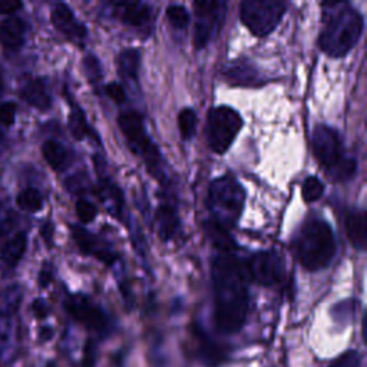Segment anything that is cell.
Returning a JSON list of instances; mask_svg holds the SVG:
<instances>
[{"label": "cell", "instance_id": "cell-14", "mask_svg": "<svg viewBox=\"0 0 367 367\" xmlns=\"http://www.w3.org/2000/svg\"><path fill=\"white\" fill-rule=\"evenodd\" d=\"M54 28L69 42L82 46L88 37V30L82 22L76 19L72 9L65 4H56L51 12Z\"/></svg>", "mask_w": 367, "mask_h": 367}, {"label": "cell", "instance_id": "cell-39", "mask_svg": "<svg viewBox=\"0 0 367 367\" xmlns=\"http://www.w3.org/2000/svg\"><path fill=\"white\" fill-rule=\"evenodd\" d=\"M22 4L16 0H0V15H13L22 9Z\"/></svg>", "mask_w": 367, "mask_h": 367}, {"label": "cell", "instance_id": "cell-15", "mask_svg": "<svg viewBox=\"0 0 367 367\" xmlns=\"http://www.w3.org/2000/svg\"><path fill=\"white\" fill-rule=\"evenodd\" d=\"M95 160V169L98 172V182H100V195L102 201L109 203L111 212L116 215L119 219L122 217V208H124V197L121 190L115 186V184L107 176L104 165L101 162V158L98 155L94 157Z\"/></svg>", "mask_w": 367, "mask_h": 367}, {"label": "cell", "instance_id": "cell-32", "mask_svg": "<svg viewBox=\"0 0 367 367\" xmlns=\"http://www.w3.org/2000/svg\"><path fill=\"white\" fill-rule=\"evenodd\" d=\"M76 215L82 222H92L98 215V208L90 201L80 198L76 203Z\"/></svg>", "mask_w": 367, "mask_h": 367}, {"label": "cell", "instance_id": "cell-6", "mask_svg": "<svg viewBox=\"0 0 367 367\" xmlns=\"http://www.w3.org/2000/svg\"><path fill=\"white\" fill-rule=\"evenodd\" d=\"M118 126L132 152L144 160L148 174H151L152 178H155L158 182L165 184L168 176L165 172L162 155L148 135L141 114H138L136 111L122 112L118 116Z\"/></svg>", "mask_w": 367, "mask_h": 367}, {"label": "cell", "instance_id": "cell-29", "mask_svg": "<svg viewBox=\"0 0 367 367\" xmlns=\"http://www.w3.org/2000/svg\"><path fill=\"white\" fill-rule=\"evenodd\" d=\"M167 19L169 20V23L175 28V29H179V30H184L187 29V26L190 25V13L188 11L184 8V6H179V5H169L167 8Z\"/></svg>", "mask_w": 367, "mask_h": 367}, {"label": "cell", "instance_id": "cell-40", "mask_svg": "<svg viewBox=\"0 0 367 367\" xmlns=\"http://www.w3.org/2000/svg\"><path fill=\"white\" fill-rule=\"evenodd\" d=\"M52 336H54V330H52L49 326L40 327V330H39V339H40V340H43V342L51 340Z\"/></svg>", "mask_w": 367, "mask_h": 367}, {"label": "cell", "instance_id": "cell-7", "mask_svg": "<svg viewBox=\"0 0 367 367\" xmlns=\"http://www.w3.org/2000/svg\"><path fill=\"white\" fill-rule=\"evenodd\" d=\"M287 4L282 0H246L240 6L243 25L257 37L268 36L282 22Z\"/></svg>", "mask_w": 367, "mask_h": 367}, {"label": "cell", "instance_id": "cell-23", "mask_svg": "<svg viewBox=\"0 0 367 367\" xmlns=\"http://www.w3.org/2000/svg\"><path fill=\"white\" fill-rule=\"evenodd\" d=\"M222 75L228 79V82L243 86L253 85L258 79L255 69L246 61H236L227 65L222 69Z\"/></svg>", "mask_w": 367, "mask_h": 367}, {"label": "cell", "instance_id": "cell-30", "mask_svg": "<svg viewBox=\"0 0 367 367\" xmlns=\"http://www.w3.org/2000/svg\"><path fill=\"white\" fill-rule=\"evenodd\" d=\"M66 190L72 194H78V195H82L88 191H90V181L88 178V175H85L83 172H76L73 175H71L66 182Z\"/></svg>", "mask_w": 367, "mask_h": 367}, {"label": "cell", "instance_id": "cell-41", "mask_svg": "<svg viewBox=\"0 0 367 367\" xmlns=\"http://www.w3.org/2000/svg\"><path fill=\"white\" fill-rule=\"evenodd\" d=\"M4 90H5V79H4L2 72H0V97L4 95Z\"/></svg>", "mask_w": 367, "mask_h": 367}, {"label": "cell", "instance_id": "cell-16", "mask_svg": "<svg viewBox=\"0 0 367 367\" xmlns=\"http://www.w3.org/2000/svg\"><path fill=\"white\" fill-rule=\"evenodd\" d=\"M20 98L37 111H48L52 107V97L46 82L40 78L28 80L20 89Z\"/></svg>", "mask_w": 367, "mask_h": 367}, {"label": "cell", "instance_id": "cell-2", "mask_svg": "<svg viewBox=\"0 0 367 367\" xmlns=\"http://www.w3.org/2000/svg\"><path fill=\"white\" fill-rule=\"evenodd\" d=\"M325 26L318 36V46L330 58L346 56L359 42L364 20L359 11L344 2H326Z\"/></svg>", "mask_w": 367, "mask_h": 367}, {"label": "cell", "instance_id": "cell-20", "mask_svg": "<svg viewBox=\"0 0 367 367\" xmlns=\"http://www.w3.org/2000/svg\"><path fill=\"white\" fill-rule=\"evenodd\" d=\"M28 248V236L26 233L15 234L2 248L0 253V263L8 270H13L18 267L20 260L23 258Z\"/></svg>", "mask_w": 367, "mask_h": 367}, {"label": "cell", "instance_id": "cell-42", "mask_svg": "<svg viewBox=\"0 0 367 367\" xmlns=\"http://www.w3.org/2000/svg\"><path fill=\"white\" fill-rule=\"evenodd\" d=\"M0 140H2V132H0Z\"/></svg>", "mask_w": 367, "mask_h": 367}, {"label": "cell", "instance_id": "cell-18", "mask_svg": "<svg viewBox=\"0 0 367 367\" xmlns=\"http://www.w3.org/2000/svg\"><path fill=\"white\" fill-rule=\"evenodd\" d=\"M158 236L162 241H169L179 229V218L172 204H161L155 211Z\"/></svg>", "mask_w": 367, "mask_h": 367}, {"label": "cell", "instance_id": "cell-8", "mask_svg": "<svg viewBox=\"0 0 367 367\" xmlns=\"http://www.w3.org/2000/svg\"><path fill=\"white\" fill-rule=\"evenodd\" d=\"M243 128L241 115L229 107H217L208 115L207 144L215 154H225Z\"/></svg>", "mask_w": 367, "mask_h": 367}, {"label": "cell", "instance_id": "cell-12", "mask_svg": "<svg viewBox=\"0 0 367 367\" xmlns=\"http://www.w3.org/2000/svg\"><path fill=\"white\" fill-rule=\"evenodd\" d=\"M112 13L124 25L138 30L140 33L150 35L154 26L152 8L144 2H111Z\"/></svg>", "mask_w": 367, "mask_h": 367}, {"label": "cell", "instance_id": "cell-33", "mask_svg": "<svg viewBox=\"0 0 367 367\" xmlns=\"http://www.w3.org/2000/svg\"><path fill=\"white\" fill-rule=\"evenodd\" d=\"M18 114V104L13 101H8L0 105V122L5 126H12L16 121Z\"/></svg>", "mask_w": 367, "mask_h": 367}, {"label": "cell", "instance_id": "cell-25", "mask_svg": "<svg viewBox=\"0 0 367 367\" xmlns=\"http://www.w3.org/2000/svg\"><path fill=\"white\" fill-rule=\"evenodd\" d=\"M44 198L42 193L36 188H25L16 197V205L26 212H39L43 208Z\"/></svg>", "mask_w": 367, "mask_h": 367}, {"label": "cell", "instance_id": "cell-34", "mask_svg": "<svg viewBox=\"0 0 367 367\" xmlns=\"http://www.w3.org/2000/svg\"><path fill=\"white\" fill-rule=\"evenodd\" d=\"M105 94L118 105H122L126 101V92L124 86L118 82H111L105 85Z\"/></svg>", "mask_w": 367, "mask_h": 367}, {"label": "cell", "instance_id": "cell-19", "mask_svg": "<svg viewBox=\"0 0 367 367\" xmlns=\"http://www.w3.org/2000/svg\"><path fill=\"white\" fill-rule=\"evenodd\" d=\"M346 231L350 244L357 251L366 250V212L364 210H353L346 218Z\"/></svg>", "mask_w": 367, "mask_h": 367}, {"label": "cell", "instance_id": "cell-37", "mask_svg": "<svg viewBox=\"0 0 367 367\" xmlns=\"http://www.w3.org/2000/svg\"><path fill=\"white\" fill-rule=\"evenodd\" d=\"M54 233H55V227L51 221H44L42 225H40V236L44 241V244L51 247L52 246V241H54Z\"/></svg>", "mask_w": 367, "mask_h": 367}, {"label": "cell", "instance_id": "cell-27", "mask_svg": "<svg viewBox=\"0 0 367 367\" xmlns=\"http://www.w3.org/2000/svg\"><path fill=\"white\" fill-rule=\"evenodd\" d=\"M197 114L191 108H184L178 115V128L184 141H190L197 132Z\"/></svg>", "mask_w": 367, "mask_h": 367}, {"label": "cell", "instance_id": "cell-26", "mask_svg": "<svg viewBox=\"0 0 367 367\" xmlns=\"http://www.w3.org/2000/svg\"><path fill=\"white\" fill-rule=\"evenodd\" d=\"M68 125H69V131H71L72 136L76 141H82V140H85L86 135H92V131L88 125L83 111L76 105L72 107V111H71L69 119H68Z\"/></svg>", "mask_w": 367, "mask_h": 367}, {"label": "cell", "instance_id": "cell-24", "mask_svg": "<svg viewBox=\"0 0 367 367\" xmlns=\"http://www.w3.org/2000/svg\"><path fill=\"white\" fill-rule=\"evenodd\" d=\"M207 227H208V236L217 250L222 251L224 254H231L233 250L237 248L234 240L231 239V236L228 234L227 229L214 224L212 221H210L207 224Z\"/></svg>", "mask_w": 367, "mask_h": 367}, {"label": "cell", "instance_id": "cell-11", "mask_svg": "<svg viewBox=\"0 0 367 367\" xmlns=\"http://www.w3.org/2000/svg\"><path fill=\"white\" fill-rule=\"evenodd\" d=\"M65 306L68 313L86 329L101 335L109 329V318L105 311L88 297L82 294L69 296Z\"/></svg>", "mask_w": 367, "mask_h": 367}, {"label": "cell", "instance_id": "cell-28", "mask_svg": "<svg viewBox=\"0 0 367 367\" xmlns=\"http://www.w3.org/2000/svg\"><path fill=\"white\" fill-rule=\"evenodd\" d=\"M325 194V184L317 176H308L304 179L301 187V195L306 203H315Z\"/></svg>", "mask_w": 367, "mask_h": 367}, {"label": "cell", "instance_id": "cell-9", "mask_svg": "<svg viewBox=\"0 0 367 367\" xmlns=\"http://www.w3.org/2000/svg\"><path fill=\"white\" fill-rule=\"evenodd\" d=\"M197 23L194 29V46L201 51L219 32L227 13V2L217 0H198L194 2Z\"/></svg>", "mask_w": 367, "mask_h": 367}, {"label": "cell", "instance_id": "cell-1", "mask_svg": "<svg viewBox=\"0 0 367 367\" xmlns=\"http://www.w3.org/2000/svg\"><path fill=\"white\" fill-rule=\"evenodd\" d=\"M211 279L214 291V325L224 335H237L246 325L250 293L244 264L233 254L212 258Z\"/></svg>", "mask_w": 367, "mask_h": 367}, {"label": "cell", "instance_id": "cell-38", "mask_svg": "<svg viewBox=\"0 0 367 367\" xmlns=\"http://www.w3.org/2000/svg\"><path fill=\"white\" fill-rule=\"evenodd\" d=\"M30 308H32V313H33V315L36 318H46V317H48V314H49L48 304H46L44 300H42V299L33 300Z\"/></svg>", "mask_w": 367, "mask_h": 367}, {"label": "cell", "instance_id": "cell-3", "mask_svg": "<svg viewBox=\"0 0 367 367\" xmlns=\"http://www.w3.org/2000/svg\"><path fill=\"white\" fill-rule=\"evenodd\" d=\"M291 250L304 270L314 272L326 268L337 251L330 224L325 218H307L291 240Z\"/></svg>", "mask_w": 367, "mask_h": 367}, {"label": "cell", "instance_id": "cell-36", "mask_svg": "<svg viewBox=\"0 0 367 367\" xmlns=\"http://www.w3.org/2000/svg\"><path fill=\"white\" fill-rule=\"evenodd\" d=\"M52 280H54V271L48 263H44V265L42 267V270L39 272V277H37L39 287L46 289L52 283Z\"/></svg>", "mask_w": 367, "mask_h": 367}, {"label": "cell", "instance_id": "cell-4", "mask_svg": "<svg viewBox=\"0 0 367 367\" xmlns=\"http://www.w3.org/2000/svg\"><path fill=\"white\" fill-rule=\"evenodd\" d=\"M311 148L315 160L332 179L346 182L354 176L357 162L346 155L342 136L335 128L327 125L315 126L311 135Z\"/></svg>", "mask_w": 367, "mask_h": 367}, {"label": "cell", "instance_id": "cell-22", "mask_svg": "<svg viewBox=\"0 0 367 367\" xmlns=\"http://www.w3.org/2000/svg\"><path fill=\"white\" fill-rule=\"evenodd\" d=\"M140 64L141 54L135 48L124 49L116 58V66L121 78L136 83L138 76H140Z\"/></svg>", "mask_w": 367, "mask_h": 367}, {"label": "cell", "instance_id": "cell-21", "mask_svg": "<svg viewBox=\"0 0 367 367\" xmlns=\"http://www.w3.org/2000/svg\"><path fill=\"white\" fill-rule=\"evenodd\" d=\"M42 155L48 165L56 172L65 171L72 162V157L68 148L55 140H48L43 143Z\"/></svg>", "mask_w": 367, "mask_h": 367}, {"label": "cell", "instance_id": "cell-31", "mask_svg": "<svg viewBox=\"0 0 367 367\" xmlns=\"http://www.w3.org/2000/svg\"><path fill=\"white\" fill-rule=\"evenodd\" d=\"M83 71L90 83H97L104 78V69L95 55H88L83 59Z\"/></svg>", "mask_w": 367, "mask_h": 367}, {"label": "cell", "instance_id": "cell-17", "mask_svg": "<svg viewBox=\"0 0 367 367\" xmlns=\"http://www.w3.org/2000/svg\"><path fill=\"white\" fill-rule=\"evenodd\" d=\"M26 23L19 16H9L0 23V43L11 52H18L23 43L26 35Z\"/></svg>", "mask_w": 367, "mask_h": 367}, {"label": "cell", "instance_id": "cell-10", "mask_svg": "<svg viewBox=\"0 0 367 367\" xmlns=\"http://www.w3.org/2000/svg\"><path fill=\"white\" fill-rule=\"evenodd\" d=\"M248 280L272 287L280 284L286 277V264L283 257L275 251H258L253 254L244 264Z\"/></svg>", "mask_w": 367, "mask_h": 367}, {"label": "cell", "instance_id": "cell-35", "mask_svg": "<svg viewBox=\"0 0 367 367\" xmlns=\"http://www.w3.org/2000/svg\"><path fill=\"white\" fill-rule=\"evenodd\" d=\"M360 357L359 353L354 350H349L344 354H342L339 359H336L330 367H359Z\"/></svg>", "mask_w": 367, "mask_h": 367}, {"label": "cell", "instance_id": "cell-5", "mask_svg": "<svg viewBox=\"0 0 367 367\" xmlns=\"http://www.w3.org/2000/svg\"><path fill=\"white\" fill-rule=\"evenodd\" d=\"M244 188L233 175H222L214 179L207 195L211 221L228 231V228L239 222L244 210Z\"/></svg>", "mask_w": 367, "mask_h": 367}, {"label": "cell", "instance_id": "cell-13", "mask_svg": "<svg viewBox=\"0 0 367 367\" xmlns=\"http://www.w3.org/2000/svg\"><path fill=\"white\" fill-rule=\"evenodd\" d=\"M71 233L75 244L82 251V254L94 257L109 267L114 265L118 260V254L112 248V246L108 244L105 240L100 239L98 236L89 233L88 229L79 225H71Z\"/></svg>", "mask_w": 367, "mask_h": 367}]
</instances>
